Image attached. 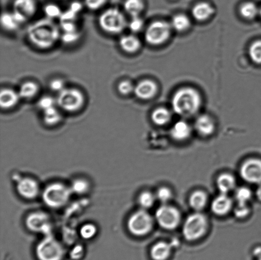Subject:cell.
<instances>
[{
    "instance_id": "cell-1",
    "label": "cell",
    "mask_w": 261,
    "mask_h": 260,
    "mask_svg": "<svg viewBox=\"0 0 261 260\" xmlns=\"http://www.w3.org/2000/svg\"><path fill=\"white\" fill-rule=\"evenodd\" d=\"M27 35L32 44L40 49L46 50L56 44L61 38V33L60 27L53 20L46 17L31 25Z\"/></svg>"
},
{
    "instance_id": "cell-2",
    "label": "cell",
    "mask_w": 261,
    "mask_h": 260,
    "mask_svg": "<svg viewBox=\"0 0 261 260\" xmlns=\"http://www.w3.org/2000/svg\"><path fill=\"white\" fill-rule=\"evenodd\" d=\"M200 94L195 89L184 88L179 89L173 96L171 104L175 113L183 117L195 114L201 106Z\"/></svg>"
},
{
    "instance_id": "cell-3",
    "label": "cell",
    "mask_w": 261,
    "mask_h": 260,
    "mask_svg": "<svg viewBox=\"0 0 261 260\" xmlns=\"http://www.w3.org/2000/svg\"><path fill=\"white\" fill-rule=\"evenodd\" d=\"M98 24L104 32L118 35L126 29L128 22L121 10L117 8H110L99 15Z\"/></svg>"
},
{
    "instance_id": "cell-4",
    "label": "cell",
    "mask_w": 261,
    "mask_h": 260,
    "mask_svg": "<svg viewBox=\"0 0 261 260\" xmlns=\"http://www.w3.org/2000/svg\"><path fill=\"white\" fill-rule=\"evenodd\" d=\"M71 193L70 187L61 183H53L43 190V202L48 207L59 209L63 207L70 200Z\"/></svg>"
},
{
    "instance_id": "cell-5",
    "label": "cell",
    "mask_w": 261,
    "mask_h": 260,
    "mask_svg": "<svg viewBox=\"0 0 261 260\" xmlns=\"http://www.w3.org/2000/svg\"><path fill=\"white\" fill-rule=\"evenodd\" d=\"M208 229V219L203 214L197 212L189 215L184 221L183 236L187 241H195L203 238Z\"/></svg>"
},
{
    "instance_id": "cell-6",
    "label": "cell",
    "mask_w": 261,
    "mask_h": 260,
    "mask_svg": "<svg viewBox=\"0 0 261 260\" xmlns=\"http://www.w3.org/2000/svg\"><path fill=\"white\" fill-rule=\"evenodd\" d=\"M57 106L69 113L81 110L85 104V96L83 92L75 88H65L58 93Z\"/></svg>"
},
{
    "instance_id": "cell-7",
    "label": "cell",
    "mask_w": 261,
    "mask_h": 260,
    "mask_svg": "<svg viewBox=\"0 0 261 260\" xmlns=\"http://www.w3.org/2000/svg\"><path fill=\"white\" fill-rule=\"evenodd\" d=\"M154 221L152 216L145 210L136 211L127 221V228L132 235L143 237L152 230Z\"/></svg>"
},
{
    "instance_id": "cell-8",
    "label": "cell",
    "mask_w": 261,
    "mask_h": 260,
    "mask_svg": "<svg viewBox=\"0 0 261 260\" xmlns=\"http://www.w3.org/2000/svg\"><path fill=\"white\" fill-rule=\"evenodd\" d=\"M36 254L39 260H62L65 251L57 240L47 236L38 244Z\"/></svg>"
},
{
    "instance_id": "cell-9",
    "label": "cell",
    "mask_w": 261,
    "mask_h": 260,
    "mask_svg": "<svg viewBox=\"0 0 261 260\" xmlns=\"http://www.w3.org/2000/svg\"><path fill=\"white\" fill-rule=\"evenodd\" d=\"M155 219L161 228L166 230H173L180 225L181 214L176 208L165 204L156 210Z\"/></svg>"
},
{
    "instance_id": "cell-10",
    "label": "cell",
    "mask_w": 261,
    "mask_h": 260,
    "mask_svg": "<svg viewBox=\"0 0 261 260\" xmlns=\"http://www.w3.org/2000/svg\"><path fill=\"white\" fill-rule=\"evenodd\" d=\"M171 24L165 21H155L148 25L145 32V39L151 45H160L169 39Z\"/></svg>"
},
{
    "instance_id": "cell-11",
    "label": "cell",
    "mask_w": 261,
    "mask_h": 260,
    "mask_svg": "<svg viewBox=\"0 0 261 260\" xmlns=\"http://www.w3.org/2000/svg\"><path fill=\"white\" fill-rule=\"evenodd\" d=\"M240 177L251 184H261V160L250 158L245 160L240 166Z\"/></svg>"
},
{
    "instance_id": "cell-12",
    "label": "cell",
    "mask_w": 261,
    "mask_h": 260,
    "mask_svg": "<svg viewBox=\"0 0 261 260\" xmlns=\"http://www.w3.org/2000/svg\"><path fill=\"white\" fill-rule=\"evenodd\" d=\"M25 225L33 233H42L49 236L51 222L49 216L42 211L30 214L25 220Z\"/></svg>"
},
{
    "instance_id": "cell-13",
    "label": "cell",
    "mask_w": 261,
    "mask_h": 260,
    "mask_svg": "<svg viewBox=\"0 0 261 260\" xmlns=\"http://www.w3.org/2000/svg\"><path fill=\"white\" fill-rule=\"evenodd\" d=\"M37 4L35 0H14L13 12L23 24L36 14Z\"/></svg>"
},
{
    "instance_id": "cell-14",
    "label": "cell",
    "mask_w": 261,
    "mask_h": 260,
    "mask_svg": "<svg viewBox=\"0 0 261 260\" xmlns=\"http://www.w3.org/2000/svg\"><path fill=\"white\" fill-rule=\"evenodd\" d=\"M17 191L22 198L33 200L40 193V186L33 178H24L19 180L17 184Z\"/></svg>"
},
{
    "instance_id": "cell-15",
    "label": "cell",
    "mask_w": 261,
    "mask_h": 260,
    "mask_svg": "<svg viewBox=\"0 0 261 260\" xmlns=\"http://www.w3.org/2000/svg\"><path fill=\"white\" fill-rule=\"evenodd\" d=\"M157 93V84L152 80H142L135 86L134 94L137 98L142 100L152 99Z\"/></svg>"
},
{
    "instance_id": "cell-16",
    "label": "cell",
    "mask_w": 261,
    "mask_h": 260,
    "mask_svg": "<svg viewBox=\"0 0 261 260\" xmlns=\"http://www.w3.org/2000/svg\"><path fill=\"white\" fill-rule=\"evenodd\" d=\"M232 205L231 198L227 194L221 193L212 201L211 210L217 216H225L231 210Z\"/></svg>"
},
{
    "instance_id": "cell-17",
    "label": "cell",
    "mask_w": 261,
    "mask_h": 260,
    "mask_svg": "<svg viewBox=\"0 0 261 260\" xmlns=\"http://www.w3.org/2000/svg\"><path fill=\"white\" fill-rule=\"evenodd\" d=\"M194 127L198 134L205 137L211 136L216 129L213 119L206 114L199 116L196 120Z\"/></svg>"
},
{
    "instance_id": "cell-18",
    "label": "cell",
    "mask_w": 261,
    "mask_h": 260,
    "mask_svg": "<svg viewBox=\"0 0 261 260\" xmlns=\"http://www.w3.org/2000/svg\"><path fill=\"white\" fill-rule=\"evenodd\" d=\"M20 97L19 93L13 89H3L0 93V106L4 109L14 108L19 103Z\"/></svg>"
},
{
    "instance_id": "cell-19",
    "label": "cell",
    "mask_w": 261,
    "mask_h": 260,
    "mask_svg": "<svg viewBox=\"0 0 261 260\" xmlns=\"http://www.w3.org/2000/svg\"><path fill=\"white\" fill-rule=\"evenodd\" d=\"M192 134V129L189 124L184 121L176 122L171 127L170 135L174 140L183 141L189 139Z\"/></svg>"
},
{
    "instance_id": "cell-20",
    "label": "cell",
    "mask_w": 261,
    "mask_h": 260,
    "mask_svg": "<svg viewBox=\"0 0 261 260\" xmlns=\"http://www.w3.org/2000/svg\"><path fill=\"white\" fill-rule=\"evenodd\" d=\"M120 48L127 53L138 52L141 47L140 40L134 35L122 36L119 40Z\"/></svg>"
},
{
    "instance_id": "cell-21",
    "label": "cell",
    "mask_w": 261,
    "mask_h": 260,
    "mask_svg": "<svg viewBox=\"0 0 261 260\" xmlns=\"http://www.w3.org/2000/svg\"><path fill=\"white\" fill-rule=\"evenodd\" d=\"M217 187L221 193L228 194L236 188L235 178L229 173H222L217 179Z\"/></svg>"
},
{
    "instance_id": "cell-22",
    "label": "cell",
    "mask_w": 261,
    "mask_h": 260,
    "mask_svg": "<svg viewBox=\"0 0 261 260\" xmlns=\"http://www.w3.org/2000/svg\"><path fill=\"white\" fill-rule=\"evenodd\" d=\"M172 244L166 242H159L152 246L150 250V256L153 260H166L170 256Z\"/></svg>"
},
{
    "instance_id": "cell-23",
    "label": "cell",
    "mask_w": 261,
    "mask_h": 260,
    "mask_svg": "<svg viewBox=\"0 0 261 260\" xmlns=\"http://www.w3.org/2000/svg\"><path fill=\"white\" fill-rule=\"evenodd\" d=\"M214 8L208 3L202 2L197 4L192 10V14L194 19L199 21H204L213 15Z\"/></svg>"
},
{
    "instance_id": "cell-24",
    "label": "cell",
    "mask_w": 261,
    "mask_h": 260,
    "mask_svg": "<svg viewBox=\"0 0 261 260\" xmlns=\"http://www.w3.org/2000/svg\"><path fill=\"white\" fill-rule=\"evenodd\" d=\"M189 205L196 211H200L206 207L208 203V196L202 190H196L189 197Z\"/></svg>"
},
{
    "instance_id": "cell-25",
    "label": "cell",
    "mask_w": 261,
    "mask_h": 260,
    "mask_svg": "<svg viewBox=\"0 0 261 260\" xmlns=\"http://www.w3.org/2000/svg\"><path fill=\"white\" fill-rule=\"evenodd\" d=\"M39 85L35 81H27L23 83L18 91L20 98L30 99L35 98L39 93Z\"/></svg>"
},
{
    "instance_id": "cell-26",
    "label": "cell",
    "mask_w": 261,
    "mask_h": 260,
    "mask_svg": "<svg viewBox=\"0 0 261 260\" xmlns=\"http://www.w3.org/2000/svg\"><path fill=\"white\" fill-rule=\"evenodd\" d=\"M1 24L2 27L9 32L17 30L22 24L13 12H5L2 14Z\"/></svg>"
},
{
    "instance_id": "cell-27",
    "label": "cell",
    "mask_w": 261,
    "mask_h": 260,
    "mask_svg": "<svg viewBox=\"0 0 261 260\" xmlns=\"http://www.w3.org/2000/svg\"><path fill=\"white\" fill-rule=\"evenodd\" d=\"M123 7L125 12L130 17H138L144 9V4L143 0H125Z\"/></svg>"
},
{
    "instance_id": "cell-28",
    "label": "cell",
    "mask_w": 261,
    "mask_h": 260,
    "mask_svg": "<svg viewBox=\"0 0 261 260\" xmlns=\"http://www.w3.org/2000/svg\"><path fill=\"white\" fill-rule=\"evenodd\" d=\"M61 120L62 115L56 106L43 111V121L47 126H56L60 123Z\"/></svg>"
},
{
    "instance_id": "cell-29",
    "label": "cell",
    "mask_w": 261,
    "mask_h": 260,
    "mask_svg": "<svg viewBox=\"0 0 261 260\" xmlns=\"http://www.w3.org/2000/svg\"><path fill=\"white\" fill-rule=\"evenodd\" d=\"M171 119L170 111L165 108H159L155 109L151 114L153 124L157 126H163L169 123Z\"/></svg>"
},
{
    "instance_id": "cell-30",
    "label": "cell",
    "mask_w": 261,
    "mask_h": 260,
    "mask_svg": "<svg viewBox=\"0 0 261 260\" xmlns=\"http://www.w3.org/2000/svg\"><path fill=\"white\" fill-rule=\"evenodd\" d=\"M190 25V20L185 15H176L171 20V26L176 32H185V31L189 29Z\"/></svg>"
},
{
    "instance_id": "cell-31",
    "label": "cell",
    "mask_w": 261,
    "mask_h": 260,
    "mask_svg": "<svg viewBox=\"0 0 261 260\" xmlns=\"http://www.w3.org/2000/svg\"><path fill=\"white\" fill-rule=\"evenodd\" d=\"M157 198H156L155 195L148 191H144L138 196V202L140 207L143 210H146L152 208Z\"/></svg>"
},
{
    "instance_id": "cell-32",
    "label": "cell",
    "mask_w": 261,
    "mask_h": 260,
    "mask_svg": "<svg viewBox=\"0 0 261 260\" xmlns=\"http://www.w3.org/2000/svg\"><path fill=\"white\" fill-rule=\"evenodd\" d=\"M240 13L242 16L247 20L254 19L257 16L259 10L256 5L252 2H247L240 8Z\"/></svg>"
},
{
    "instance_id": "cell-33",
    "label": "cell",
    "mask_w": 261,
    "mask_h": 260,
    "mask_svg": "<svg viewBox=\"0 0 261 260\" xmlns=\"http://www.w3.org/2000/svg\"><path fill=\"white\" fill-rule=\"evenodd\" d=\"M70 188L72 193L78 195H83L88 192L90 188V185L86 180L79 178V179L73 181Z\"/></svg>"
},
{
    "instance_id": "cell-34",
    "label": "cell",
    "mask_w": 261,
    "mask_h": 260,
    "mask_svg": "<svg viewBox=\"0 0 261 260\" xmlns=\"http://www.w3.org/2000/svg\"><path fill=\"white\" fill-rule=\"evenodd\" d=\"M235 198L239 204H248L252 197V191L249 188L242 187L235 191Z\"/></svg>"
},
{
    "instance_id": "cell-35",
    "label": "cell",
    "mask_w": 261,
    "mask_h": 260,
    "mask_svg": "<svg viewBox=\"0 0 261 260\" xmlns=\"http://www.w3.org/2000/svg\"><path fill=\"white\" fill-rule=\"evenodd\" d=\"M249 55L253 62L261 64V40H257L250 45Z\"/></svg>"
},
{
    "instance_id": "cell-36",
    "label": "cell",
    "mask_w": 261,
    "mask_h": 260,
    "mask_svg": "<svg viewBox=\"0 0 261 260\" xmlns=\"http://www.w3.org/2000/svg\"><path fill=\"white\" fill-rule=\"evenodd\" d=\"M155 195L157 200L162 203L163 205H165V204L168 203L173 197L172 191L170 188L166 187L159 188Z\"/></svg>"
},
{
    "instance_id": "cell-37",
    "label": "cell",
    "mask_w": 261,
    "mask_h": 260,
    "mask_svg": "<svg viewBox=\"0 0 261 260\" xmlns=\"http://www.w3.org/2000/svg\"><path fill=\"white\" fill-rule=\"evenodd\" d=\"M44 12L47 18L53 20L56 18L60 17L63 13L57 5L53 4L46 5L44 8Z\"/></svg>"
},
{
    "instance_id": "cell-38",
    "label": "cell",
    "mask_w": 261,
    "mask_h": 260,
    "mask_svg": "<svg viewBox=\"0 0 261 260\" xmlns=\"http://www.w3.org/2000/svg\"><path fill=\"white\" fill-rule=\"evenodd\" d=\"M37 104L38 108L42 109L43 111L57 106V101H56V99L53 98L52 96H45L39 99Z\"/></svg>"
},
{
    "instance_id": "cell-39",
    "label": "cell",
    "mask_w": 261,
    "mask_h": 260,
    "mask_svg": "<svg viewBox=\"0 0 261 260\" xmlns=\"http://www.w3.org/2000/svg\"><path fill=\"white\" fill-rule=\"evenodd\" d=\"M82 238L85 239H93L97 234V228L94 224L88 223L82 226L80 230Z\"/></svg>"
},
{
    "instance_id": "cell-40",
    "label": "cell",
    "mask_w": 261,
    "mask_h": 260,
    "mask_svg": "<svg viewBox=\"0 0 261 260\" xmlns=\"http://www.w3.org/2000/svg\"><path fill=\"white\" fill-rule=\"evenodd\" d=\"M135 86L129 80H124L120 81L117 85V90L122 96H128L134 93Z\"/></svg>"
},
{
    "instance_id": "cell-41",
    "label": "cell",
    "mask_w": 261,
    "mask_h": 260,
    "mask_svg": "<svg viewBox=\"0 0 261 260\" xmlns=\"http://www.w3.org/2000/svg\"><path fill=\"white\" fill-rule=\"evenodd\" d=\"M250 213V209L248 204H237L234 208V213L235 216L239 219H244L247 217Z\"/></svg>"
},
{
    "instance_id": "cell-42",
    "label": "cell",
    "mask_w": 261,
    "mask_h": 260,
    "mask_svg": "<svg viewBox=\"0 0 261 260\" xmlns=\"http://www.w3.org/2000/svg\"><path fill=\"white\" fill-rule=\"evenodd\" d=\"M143 25H144V22L140 16H138L132 17V20L128 22L127 26H128L130 32L138 33L142 30Z\"/></svg>"
},
{
    "instance_id": "cell-43",
    "label": "cell",
    "mask_w": 261,
    "mask_h": 260,
    "mask_svg": "<svg viewBox=\"0 0 261 260\" xmlns=\"http://www.w3.org/2000/svg\"><path fill=\"white\" fill-rule=\"evenodd\" d=\"M107 0H84L86 7L91 10H98L106 4Z\"/></svg>"
},
{
    "instance_id": "cell-44",
    "label": "cell",
    "mask_w": 261,
    "mask_h": 260,
    "mask_svg": "<svg viewBox=\"0 0 261 260\" xmlns=\"http://www.w3.org/2000/svg\"><path fill=\"white\" fill-rule=\"evenodd\" d=\"M79 38H80V34L77 32V31L71 32H64L63 34L61 36V39L65 43L75 42L76 41L79 40Z\"/></svg>"
},
{
    "instance_id": "cell-45",
    "label": "cell",
    "mask_w": 261,
    "mask_h": 260,
    "mask_svg": "<svg viewBox=\"0 0 261 260\" xmlns=\"http://www.w3.org/2000/svg\"><path fill=\"white\" fill-rule=\"evenodd\" d=\"M49 88L51 90L58 93H60V92L66 88L65 82L60 78L54 79V80L51 81L49 84Z\"/></svg>"
},
{
    "instance_id": "cell-46",
    "label": "cell",
    "mask_w": 261,
    "mask_h": 260,
    "mask_svg": "<svg viewBox=\"0 0 261 260\" xmlns=\"http://www.w3.org/2000/svg\"><path fill=\"white\" fill-rule=\"evenodd\" d=\"M84 249L83 246L76 245L74 247L70 253V258L73 260L80 259L83 256Z\"/></svg>"
},
{
    "instance_id": "cell-47",
    "label": "cell",
    "mask_w": 261,
    "mask_h": 260,
    "mask_svg": "<svg viewBox=\"0 0 261 260\" xmlns=\"http://www.w3.org/2000/svg\"><path fill=\"white\" fill-rule=\"evenodd\" d=\"M255 195H256L257 199L261 201V184L259 185V187H257Z\"/></svg>"
},
{
    "instance_id": "cell-48",
    "label": "cell",
    "mask_w": 261,
    "mask_h": 260,
    "mask_svg": "<svg viewBox=\"0 0 261 260\" xmlns=\"http://www.w3.org/2000/svg\"><path fill=\"white\" fill-rule=\"evenodd\" d=\"M254 255L258 257V258H261V247H258L254 250Z\"/></svg>"
},
{
    "instance_id": "cell-49",
    "label": "cell",
    "mask_w": 261,
    "mask_h": 260,
    "mask_svg": "<svg viewBox=\"0 0 261 260\" xmlns=\"http://www.w3.org/2000/svg\"><path fill=\"white\" fill-rule=\"evenodd\" d=\"M259 13H260V16H261V9H260V10H259Z\"/></svg>"
},
{
    "instance_id": "cell-50",
    "label": "cell",
    "mask_w": 261,
    "mask_h": 260,
    "mask_svg": "<svg viewBox=\"0 0 261 260\" xmlns=\"http://www.w3.org/2000/svg\"><path fill=\"white\" fill-rule=\"evenodd\" d=\"M258 260H261V258H259V259H258Z\"/></svg>"
}]
</instances>
